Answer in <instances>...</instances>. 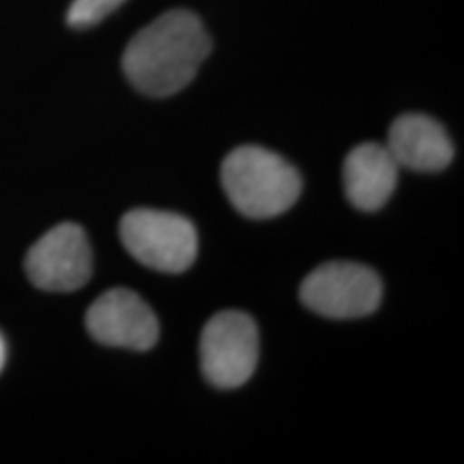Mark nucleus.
Segmentation results:
<instances>
[{
  "label": "nucleus",
  "mask_w": 464,
  "mask_h": 464,
  "mask_svg": "<svg viewBox=\"0 0 464 464\" xmlns=\"http://www.w3.org/2000/svg\"><path fill=\"white\" fill-rule=\"evenodd\" d=\"M222 185L241 216H282L301 194V177L286 160L263 147L235 149L222 164Z\"/></svg>",
  "instance_id": "nucleus-2"
},
{
  "label": "nucleus",
  "mask_w": 464,
  "mask_h": 464,
  "mask_svg": "<svg viewBox=\"0 0 464 464\" xmlns=\"http://www.w3.org/2000/svg\"><path fill=\"white\" fill-rule=\"evenodd\" d=\"M202 372L211 385L235 390L252 379L258 363V329L243 312H219L200 338Z\"/></svg>",
  "instance_id": "nucleus-4"
},
{
  "label": "nucleus",
  "mask_w": 464,
  "mask_h": 464,
  "mask_svg": "<svg viewBox=\"0 0 464 464\" xmlns=\"http://www.w3.org/2000/svg\"><path fill=\"white\" fill-rule=\"evenodd\" d=\"M382 297L379 276L357 263H327L301 284V301L327 318H362L372 314Z\"/></svg>",
  "instance_id": "nucleus-5"
},
{
  "label": "nucleus",
  "mask_w": 464,
  "mask_h": 464,
  "mask_svg": "<svg viewBox=\"0 0 464 464\" xmlns=\"http://www.w3.org/2000/svg\"><path fill=\"white\" fill-rule=\"evenodd\" d=\"M123 3L125 0H73L72 7H69L67 22L73 28L95 26Z\"/></svg>",
  "instance_id": "nucleus-10"
},
{
  "label": "nucleus",
  "mask_w": 464,
  "mask_h": 464,
  "mask_svg": "<svg viewBox=\"0 0 464 464\" xmlns=\"http://www.w3.org/2000/svg\"><path fill=\"white\" fill-rule=\"evenodd\" d=\"M387 150L398 168L439 172L454 158V144L437 121L423 114H404L390 130Z\"/></svg>",
  "instance_id": "nucleus-8"
},
{
  "label": "nucleus",
  "mask_w": 464,
  "mask_h": 464,
  "mask_svg": "<svg viewBox=\"0 0 464 464\" xmlns=\"http://www.w3.org/2000/svg\"><path fill=\"white\" fill-rule=\"evenodd\" d=\"M121 241L138 263L161 274H181L198 256V232L188 218L136 208L121 219Z\"/></svg>",
  "instance_id": "nucleus-3"
},
{
  "label": "nucleus",
  "mask_w": 464,
  "mask_h": 464,
  "mask_svg": "<svg viewBox=\"0 0 464 464\" xmlns=\"http://www.w3.org/2000/svg\"><path fill=\"white\" fill-rule=\"evenodd\" d=\"M398 181V164L387 147L359 144L344 161L346 198L359 211H379Z\"/></svg>",
  "instance_id": "nucleus-9"
},
{
  "label": "nucleus",
  "mask_w": 464,
  "mask_h": 464,
  "mask_svg": "<svg viewBox=\"0 0 464 464\" xmlns=\"http://www.w3.org/2000/svg\"><path fill=\"white\" fill-rule=\"evenodd\" d=\"M26 276L37 288L72 293L92 276V252L78 224H61L39 239L26 256Z\"/></svg>",
  "instance_id": "nucleus-6"
},
{
  "label": "nucleus",
  "mask_w": 464,
  "mask_h": 464,
  "mask_svg": "<svg viewBox=\"0 0 464 464\" xmlns=\"http://www.w3.org/2000/svg\"><path fill=\"white\" fill-rule=\"evenodd\" d=\"M86 327L102 344L131 351H149L160 338L158 316L127 288L103 293L86 312Z\"/></svg>",
  "instance_id": "nucleus-7"
},
{
  "label": "nucleus",
  "mask_w": 464,
  "mask_h": 464,
  "mask_svg": "<svg viewBox=\"0 0 464 464\" xmlns=\"http://www.w3.org/2000/svg\"><path fill=\"white\" fill-rule=\"evenodd\" d=\"M208 54L211 37L198 15L174 9L144 26L127 44L123 72L144 95L170 97L196 78Z\"/></svg>",
  "instance_id": "nucleus-1"
},
{
  "label": "nucleus",
  "mask_w": 464,
  "mask_h": 464,
  "mask_svg": "<svg viewBox=\"0 0 464 464\" xmlns=\"http://www.w3.org/2000/svg\"><path fill=\"white\" fill-rule=\"evenodd\" d=\"M5 362H7V346H5L3 335H0V372H3Z\"/></svg>",
  "instance_id": "nucleus-11"
}]
</instances>
